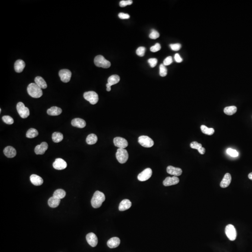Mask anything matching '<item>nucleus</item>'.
<instances>
[{"mask_svg": "<svg viewBox=\"0 0 252 252\" xmlns=\"http://www.w3.org/2000/svg\"><path fill=\"white\" fill-rule=\"evenodd\" d=\"M105 199L104 194L102 192L97 190L95 192L91 200L92 205L94 208H98L101 206Z\"/></svg>", "mask_w": 252, "mask_h": 252, "instance_id": "f257e3e1", "label": "nucleus"}, {"mask_svg": "<svg viewBox=\"0 0 252 252\" xmlns=\"http://www.w3.org/2000/svg\"><path fill=\"white\" fill-rule=\"evenodd\" d=\"M27 92L31 97L34 98H39L42 96V89L36 83H30L27 87Z\"/></svg>", "mask_w": 252, "mask_h": 252, "instance_id": "f03ea898", "label": "nucleus"}, {"mask_svg": "<svg viewBox=\"0 0 252 252\" xmlns=\"http://www.w3.org/2000/svg\"><path fill=\"white\" fill-rule=\"evenodd\" d=\"M116 158L120 164H124L129 159V154L125 149H118L116 153Z\"/></svg>", "mask_w": 252, "mask_h": 252, "instance_id": "7ed1b4c3", "label": "nucleus"}, {"mask_svg": "<svg viewBox=\"0 0 252 252\" xmlns=\"http://www.w3.org/2000/svg\"><path fill=\"white\" fill-rule=\"evenodd\" d=\"M94 64L96 66L103 68H108L110 67L111 63L109 61L105 60L102 55H98L95 58L94 60Z\"/></svg>", "mask_w": 252, "mask_h": 252, "instance_id": "20e7f679", "label": "nucleus"}, {"mask_svg": "<svg viewBox=\"0 0 252 252\" xmlns=\"http://www.w3.org/2000/svg\"><path fill=\"white\" fill-rule=\"evenodd\" d=\"M16 109L18 114L23 119L27 118L29 115V109L25 106L23 102H20L17 103Z\"/></svg>", "mask_w": 252, "mask_h": 252, "instance_id": "39448f33", "label": "nucleus"}, {"mask_svg": "<svg viewBox=\"0 0 252 252\" xmlns=\"http://www.w3.org/2000/svg\"><path fill=\"white\" fill-rule=\"evenodd\" d=\"M84 98L86 101H88L91 104H96L98 102V95L94 91H89L84 93Z\"/></svg>", "mask_w": 252, "mask_h": 252, "instance_id": "423d86ee", "label": "nucleus"}, {"mask_svg": "<svg viewBox=\"0 0 252 252\" xmlns=\"http://www.w3.org/2000/svg\"><path fill=\"white\" fill-rule=\"evenodd\" d=\"M225 233L228 239L231 241L235 240L237 236V231L234 225L229 224L225 228Z\"/></svg>", "mask_w": 252, "mask_h": 252, "instance_id": "0eeeda50", "label": "nucleus"}, {"mask_svg": "<svg viewBox=\"0 0 252 252\" xmlns=\"http://www.w3.org/2000/svg\"><path fill=\"white\" fill-rule=\"evenodd\" d=\"M138 142L145 148H151L154 145L153 140L148 136H142L138 138Z\"/></svg>", "mask_w": 252, "mask_h": 252, "instance_id": "6e6552de", "label": "nucleus"}, {"mask_svg": "<svg viewBox=\"0 0 252 252\" xmlns=\"http://www.w3.org/2000/svg\"><path fill=\"white\" fill-rule=\"evenodd\" d=\"M59 76L62 82L67 83L70 81L72 73L68 69H62L59 72Z\"/></svg>", "mask_w": 252, "mask_h": 252, "instance_id": "1a4fd4ad", "label": "nucleus"}, {"mask_svg": "<svg viewBox=\"0 0 252 252\" xmlns=\"http://www.w3.org/2000/svg\"><path fill=\"white\" fill-rule=\"evenodd\" d=\"M152 175V171L151 169L150 168H147L138 175L137 178L139 180L143 182L149 179L151 177Z\"/></svg>", "mask_w": 252, "mask_h": 252, "instance_id": "9d476101", "label": "nucleus"}, {"mask_svg": "<svg viewBox=\"0 0 252 252\" xmlns=\"http://www.w3.org/2000/svg\"><path fill=\"white\" fill-rule=\"evenodd\" d=\"M114 143L119 149H125L128 146V142L124 138L116 137L114 139Z\"/></svg>", "mask_w": 252, "mask_h": 252, "instance_id": "9b49d317", "label": "nucleus"}, {"mask_svg": "<svg viewBox=\"0 0 252 252\" xmlns=\"http://www.w3.org/2000/svg\"><path fill=\"white\" fill-rule=\"evenodd\" d=\"M66 162L62 158H57L53 164V167L56 170H62L67 167Z\"/></svg>", "mask_w": 252, "mask_h": 252, "instance_id": "f8f14e48", "label": "nucleus"}, {"mask_svg": "<svg viewBox=\"0 0 252 252\" xmlns=\"http://www.w3.org/2000/svg\"><path fill=\"white\" fill-rule=\"evenodd\" d=\"M86 240L88 243L92 247H95L97 246L98 240L96 235L93 233H90L86 235Z\"/></svg>", "mask_w": 252, "mask_h": 252, "instance_id": "ddd939ff", "label": "nucleus"}, {"mask_svg": "<svg viewBox=\"0 0 252 252\" xmlns=\"http://www.w3.org/2000/svg\"><path fill=\"white\" fill-rule=\"evenodd\" d=\"M48 148V145L46 142H42L35 148V152L36 155H43Z\"/></svg>", "mask_w": 252, "mask_h": 252, "instance_id": "4468645a", "label": "nucleus"}, {"mask_svg": "<svg viewBox=\"0 0 252 252\" xmlns=\"http://www.w3.org/2000/svg\"><path fill=\"white\" fill-rule=\"evenodd\" d=\"M179 182V179L177 177L173 176L172 177H166L163 182V184L165 186H173L177 184Z\"/></svg>", "mask_w": 252, "mask_h": 252, "instance_id": "2eb2a0df", "label": "nucleus"}, {"mask_svg": "<svg viewBox=\"0 0 252 252\" xmlns=\"http://www.w3.org/2000/svg\"><path fill=\"white\" fill-rule=\"evenodd\" d=\"M167 172L169 174L175 177L180 176L182 173V170L179 168L174 167L172 166H168L167 168Z\"/></svg>", "mask_w": 252, "mask_h": 252, "instance_id": "dca6fc26", "label": "nucleus"}, {"mask_svg": "<svg viewBox=\"0 0 252 252\" xmlns=\"http://www.w3.org/2000/svg\"><path fill=\"white\" fill-rule=\"evenodd\" d=\"M4 154L8 158H13L16 155V151L15 148L11 146H8L4 149Z\"/></svg>", "mask_w": 252, "mask_h": 252, "instance_id": "f3484780", "label": "nucleus"}, {"mask_svg": "<svg viewBox=\"0 0 252 252\" xmlns=\"http://www.w3.org/2000/svg\"><path fill=\"white\" fill-rule=\"evenodd\" d=\"M30 180L32 183L35 186H41L44 182V180L41 177L36 174L32 175L30 176Z\"/></svg>", "mask_w": 252, "mask_h": 252, "instance_id": "a211bd4d", "label": "nucleus"}, {"mask_svg": "<svg viewBox=\"0 0 252 252\" xmlns=\"http://www.w3.org/2000/svg\"><path fill=\"white\" fill-rule=\"evenodd\" d=\"M231 181V175L228 173H226L221 182L220 186L221 188H227L230 184Z\"/></svg>", "mask_w": 252, "mask_h": 252, "instance_id": "6ab92c4d", "label": "nucleus"}, {"mask_svg": "<svg viewBox=\"0 0 252 252\" xmlns=\"http://www.w3.org/2000/svg\"><path fill=\"white\" fill-rule=\"evenodd\" d=\"M120 242V240L119 238L113 237L109 239L107 242V245L111 249H114L119 246Z\"/></svg>", "mask_w": 252, "mask_h": 252, "instance_id": "aec40b11", "label": "nucleus"}, {"mask_svg": "<svg viewBox=\"0 0 252 252\" xmlns=\"http://www.w3.org/2000/svg\"><path fill=\"white\" fill-rule=\"evenodd\" d=\"M72 125L73 127H79L80 129L84 128L86 126V121L80 118H75L72 121Z\"/></svg>", "mask_w": 252, "mask_h": 252, "instance_id": "412c9836", "label": "nucleus"}, {"mask_svg": "<svg viewBox=\"0 0 252 252\" xmlns=\"http://www.w3.org/2000/svg\"><path fill=\"white\" fill-rule=\"evenodd\" d=\"M25 67V63L23 60H18L16 61L15 63V71L17 73H21L23 71Z\"/></svg>", "mask_w": 252, "mask_h": 252, "instance_id": "4be33fe9", "label": "nucleus"}, {"mask_svg": "<svg viewBox=\"0 0 252 252\" xmlns=\"http://www.w3.org/2000/svg\"><path fill=\"white\" fill-rule=\"evenodd\" d=\"M132 203L129 200L125 199L121 201L119 206V209L120 211H124L128 210L131 207Z\"/></svg>", "mask_w": 252, "mask_h": 252, "instance_id": "5701e85b", "label": "nucleus"}, {"mask_svg": "<svg viewBox=\"0 0 252 252\" xmlns=\"http://www.w3.org/2000/svg\"><path fill=\"white\" fill-rule=\"evenodd\" d=\"M62 109L57 107H52L48 109L47 113L51 116H58L62 113Z\"/></svg>", "mask_w": 252, "mask_h": 252, "instance_id": "b1692460", "label": "nucleus"}, {"mask_svg": "<svg viewBox=\"0 0 252 252\" xmlns=\"http://www.w3.org/2000/svg\"><path fill=\"white\" fill-rule=\"evenodd\" d=\"M120 80V78L118 75H112L108 78V83L106 85V86H108L111 87L112 86L117 84L119 82Z\"/></svg>", "mask_w": 252, "mask_h": 252, "instance_id": "393cba45", "label": "nucleus"}, {"mask_svg": "<svg viewBox=\"0 0 252 252\" xmlns=\"http://www.w3.org/2000/svg\"><path fill=\"white\" fill-rule=\"evenodd\" d=\"M35 82L41 89H45L47 87V85L46 84V82L41 77L38 76L36 77L35 79Z\"/></svg>", "mask_w": 252, "mask_h": 252, "instance_id": "a878e982", "label": "nucleus"}, {"mask_svg": "<svg viewBox=\"0 0 252 252\" xmlns=\"http://www.w3.org/2000/svg\"><path fill=\"white\" fill-rule=\"evenodd\" d=\"M60 199L52 197L49 199L48 204L50 207L51 208H56L60 205Z\"/></svg>", "mask_w": 252, "mask_h": 252, "instance_id": "bb28decb", "label": "nucleus"}, {"mask_svg": "<svg viewBox=\"0 0 252 252\" xmlns=\"http://www.w3.org/2000/svg\"><path fill=\"white\" fill-rule=\"evenodd\" d=\"M98 141V137L96 135L94 134H91L87 136L86 139V142L89 145H93L95 144Z\"/></svg>", "mask_w": 252, "mask_h": 252, "instance_id": "cd10ccee", "label": "nucleus"}, {"mask_svg": "<svg viewBox=\"0 0 252 252\" xmlns=\"http://www.w3.org/2000/svg\"><path fill=\"white\" fill-rule=\"evenodd\" d=\"M66 196V192L63 189H58L55 191L53 197L58 199H63Z\"/></svg>", "mask_w": 252, "mask_h": 252, "instance_id": "c85d7f7f", "label": "nucleus"}, {"mask_svg": "<svg viewBox=\"0 0 252 252\" xmlns=\"http://www.w3.org/2000/svg\"><path fill=\"white\" fill-rule=\"evenodd\" d=\"M237 110V108L236 107L233 105V106L225 107L224 110V112L227 115H232L236 113Z\"/></svg>", "mask_w": 252, "mask_h": 252, "instance_id": "c756f323", "label": "nucleus"}, {"mask_svg": "<svg viewBox=\"0 0 252 252\" xmlns=\"http://www.w3.org/2000/svg\"><path fill=\"white\" fill-rule=\"evenodd\" d=\"M52 139L54 142H60L63 140V134L60 132H54L52 135Z\"/></svg>", "mask_w": 252, "mask_h": 252, "instance_id": "7c9ffc66", "label": "nucleus"}, {"mask_svg": "<svg viewBox=\"0 0 252 252\" xmlns=\"http://www.w3.org/2000/svg\"><path fill=\"white\" fill-rule=\"evenodd\" d=\"M203 133L208 136H212L214 133V129L213 128H209L205 125H202L200 127Z\"/></svg>", "mask_w": 252, "mask_h": 252, "instance_id": "2f4dec72", "label": "nucleus"}, {"mask_svg": "<svg viewBox=\"0 0 252 252\" xmlns=\"http://www.w3.org/2000/svg\"><path fill=\"white\" fill-rule=\"evenodd\" d=\"M38 135V130L35 129H29L26 133V137L29 138H33L36 137Z\"/></svg>", "mask_w": 252, "mask_h": 252, "instance_id": "473e14b6", "label": "nucleus"}, {"mask_svg": "<svg viewBox=\"0 0 252 252\" xmlns=\"http://www.w3.org/2000/svg\"><path fill=\"white\" fill-rule=\"evenodd\" d=\"M159 74L161 77H165L167 75V69L166 68L164 64H160L159 67Z\"/></svg>", "mask_w": 252, "mask_h": 252, "instance_id": "72a5a7b5", "label": "nucleus"}, {"mask_svg": "<svg viewBox=\"0 0 252 252\" xmlns=\"http://www.w3.org/2000/svg\"><path fill=\"white\" fill-rule=\"evenodd\" d=\"M227 153L228 154V155L231 156V157H234V158H236L239 155L238 152L236 150L232 149L231 148H229L227 149Z\"/></svg>", "mask_w": 252, "mask_h": 252, "instance_id": "f704fd0d", "label": "nucleus"}, {"mask_svg": "<svg viewBox=\"0 0 252 252\" xmlns=\"http://www.w3.org/2000/svg\"><path fill=\"white\" fill-rule=\"evenodd\" d=\"M3 121L5 123L9 124V125H11L12 124L14 123V120L11 116H9V115H5L2 117Z\"/></svg>", "mask_w": 252, "mask_h": 252, "instance_id": "c9c22d12", "label": "nucleus"}, {"mask_svg": "<svg viewBox=\"0 0 252 252\" xmlns=\"http://www.w3.org/2000/svg\"><path fill=\"white\" fill-rule=\"evenodd\" d=\"M160 36V34L156 30L152 29L151 32L149 34V37L152 39H157Z\"/></svg>", "mask_w": 252, "mask_h": 252, "instance_id": "e433bc0d", "label": "nucleus"}, {"mask_svg": "<svg viewBox=\"0 0 252 252\" xmlns=\"http://www.w3.org/2000/svg\"><path fill=\"white\" fill-rule=\"evenodd\" d=\"M190 146L192 149H197L198 151L200 150V149L202 147V144L198 143V142H192L190 144Z\"/></svg>", "mask_w": 252, "mask_h": 252, "instance_id": "4c0bfd02", "label": "nucleus"}, {"mask_svg": "<svg viewBox=\"0 0 252 252\" xmlns=\"http://www.w3.org/2000/svg\"><path fill=\"white\" fill-rule=\"evenodd\" d=\"M146 49L144 47H139L136 50V54L140 57H143L145 55Z\"/></svg>", "mask_w": 252, "mask_h": 252, "instance_id": "58836bf2", "label": "nucleus"}, {"mask_svg": "<svg viewBox=\"0 0 252 252\" xmlns=\"http://www.w3.org/2000/svg\"><path fill=\"white\" fill-rule=\"evenodd\" d=\"M133 3L132 0H123L120 1V6L121 7H125L127 5H130Z\"/></svg>", "mask_w": 252, "mask_h": 252, "instance_id": "ea45409f", "label": "nucleus"}, {"mask_svg": "<svg viewBox=\"0 0 252 252\" xmlns=\"http://www.w3.org/2000/svg\"><path fill=\"white\" fill-rule=\"evenodd\" d=\"M161 48V46L159 43H156L155 45L154 46H152L150 48V51L153 52H157L159 51Z\"/></svg>", "mask_w": 252, "mask_h": 252, "instance_id": "a19ab883", "label": "nucleus"}, {"mask_svg": "<svg viewBox=\"0 0 252 252\" xmlns=\"http://www.w3.org/2000/svg\"><path fill=\"white\" fill-rule=\"evenodd\" d=\"M170 47L174 51H178L181 48V45L180 44H171Z\"/></svg>", "mask_w": 252, "mask_h": 252, "instance_id": "79ce46f5", "label": "nucleus"}, {"mask_svg": "<svg viewBox=\"0 0 252 252\" xmlns=\"http://www.w3.org/2000/svg\"><path fill=\"white\" fill-rule=\"evenodd\" d=\"M148 62L150 64V66L152 68H153V67H155L157 64L158 60L155 58H150L148 60Z\"/></svg>", "mask_w": 252, "mask_h": 252, "instance_id": "37998d69", "label": "nucleus"}, {"mask_svg": "<svg viewBox=\"0 0 252 252\" xmlns=\"http://www.w3.org/2000/svg\"><path fill=\"white\" fill-rule=\"evenodd\" d=\"M172 62H173L172 58L171 57V56H169V57L166 58L165 60H164L163 64L165 66H169L171 64Z\"/></svg>", "mask_w": 252, "mask_h": 252, "instance_id": "c03bdc74", "label": "nucleus"}, {"mask_svg": "<svg viewBox=\"0 0 252 252\" xmlns=\"http://www.w3.org/2000/svg\"><path fill=\"white\" fill-rule=\"evenodd\" d=\"M119 18L121 19H127L130 18V16L127 14L124 13H120L118 15Z\"/></svg>", "mask_w": 252, "mask_h": 252, "instance_id": "a18cd8bd", "label": "nucleus"}, {"mask_svg": "<svg viewBox=\"0 0 252 252\" xmlns=\"http://www.w3.org/2000/svg\"><path fill=\"white\" fill-rule=\"evenodd\" d=\"M175 60L177 63H181L182 62L183 59L181 57L179 54L178 53H177L175 54L174 56Z\"/></svg>", "mask_w": 252, "mask_h": 252, "instance_id": "49530a36", "label": "nucleus"}, {"mask_svg": "<svg viewBox=\"0 0 252 252\" xmlns=\"http://www.w3.org/2000/svg\"><path fill=\"white\" fill-rule=\"evenodd\" d=\"M249 178L250 179L252 180V172L249 174Z\"/></svg>", "mask_w": 252, "mask_h": 252, "instance_id": "de8ad7c7", "label": "nucleus"}, {"mask_svg": "<svg viewBox=\"0 0 252 252\" xmlns=\"http://www.w3.org/2000/svg\"><path fill=\"white\" fill-rule=\"evenodd\" d=\"M1 109H0V112H1Z\"/></svg>", "mask_w": 252, "mask_h": 252, "instance_id": "09e8293b", "label": "nucleus"}]
</instances>
